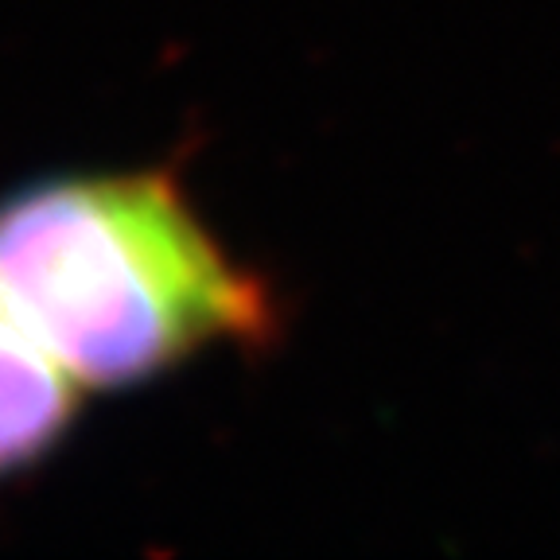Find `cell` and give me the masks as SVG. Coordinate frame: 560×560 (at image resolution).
<instances>
[{
    "label": "cell",
    "mask_w": 560,
    "mask_h": 560,
    "mask_svg": "<svg viewBox=\"0 0 560 560\" xmlns=\"http://www.w3.org/2000/svg\"><path fill=\"white\" fill-rule=\"evenodd\" d=\"M0 292L82 389H137L280 331L175 167L55 175L0 199Z\"/></svg>",
    "instance_id": "cell-1"
},
{
    "label": "cell",
    "mask_w": 560,
    "mask_h": 560,
    "mask_svg": "<svg viewBox=\"0 0 560 560\" xmlns=\"http://www.w3.org/2000/svg\"><path fill=\"white\" fill-rule=\"evenodd\" d=\"M82 394L0 292V490L59 452L79 420Z\"/></svg>",
    "instance_id": "cell-2"
}]
</instances>
